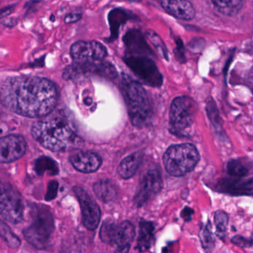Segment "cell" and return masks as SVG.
<instances>
[{
    "label": "cell",
    "instance_id": "obj_1",
    "mask_svg": "<svg viewBox=\"0 0 253 253\" xmlns=\"http://www.w3.org/2000/svg\"><path fill=\"white\" fill-rule=\"evenodd\" d=\"M0 101L10 111L28 117H43L56 108L58 92L48 79L13 77L0 90Z\"/></svg>",
    "mask_w": 253,
    "mask_h": 253
},
{
    "label": "cell",
    "instance_id": "obj_2",
    "mask_svg": "<svg viewBox=\"0 0 253 253\" xmlns=\"http://www.w3.org/2000/svg\"><path fill=\"white\" fill-rule=\"evenodd\" d=\"M31 134L43 147L53 152L69 150L77 138L74 124L63 111H52L36 122Z\"/></svg>",
    "mask_w": 253,
    "mask_h": 253
},
{
    "label": "cell",
    "instance_id": "obj_3",
    "mask_svg": "<svg viewBox=\"0 0 253 253\" xmlns=\"http://www.w3.org/2000/svg\"><path fill=\"white\" fill-rule=\"evenodd\" d=\"M121 91L132 124L141 128L148 125L153 116V109L145 89L136 80L123 74Z\"/></svg>",
    "mask_w": 253,
    "mask_h": 253
},
{
    "label": "cell",
    "instance_id": "obj_4",
    "mask_svg": "<svg viewBox=\"0 0 253 253\" xmlns=\"http://www.w3.org/2000/svg\"><path fill=\"white\" fill-rule=\"evenodd\" d=\"M199 160V151L191 144L171 146L163 156L165 169L175 177L183 176L193 171Z\"/></svg>",
    "mask_w": 253,
    "mask_h": 253
},
{
    "label": "cell",
    "instance_id": "obj_5",
    "mask_svg": "<svg viewBox=\"0 0 253 253\" xmlns=\"http://www.w3.org/2000/svg\"><path fill=\"white\" fill-rule=\"evenodd\" d=\"M197 106L192 98L187 96L175 98L169 110V131L181 138L189 136L192 132Z\"/></svg>",
    "mask_w": 253,
    "mask_h": 253
},
{
    "label": "cell",
    "instance_id": "obj_6",
    "mask_svg": "<svg viewBox=\"0 0 253 253\" xmlns=\"http://www.w3.org/2000/svg\"><path fill=\"white\" fill-rule=\"evenodd\" d=\"M54 230L53 215L47 208L39 206L34 211L31 225L23 231L25 239L30 245L37 249L47 246Z\"/></svg>",
    "mask_w": 253,
    "mask_h": 253
},
{
    "label": "cell",
    "instance_id": "obj_7",
    "mask_svg": "<svg viewBox=\"0 0 253 253\" xmlns=\"http://www.w3.org/2000/svg\"><path fill=\"white\" fill-rule=\"evenodd\" d=\"M135 235V227L129 221L117 223L107 220L101 227V239L115 247L117 252H128Z\"/></svg>",
    "mask_w": 253,
    "mask_h": 253
},
{
    "label": "cell",
    "instance_id": "obj_8",
    "mask_svg": "<svg viewBox=\"0 0 253 253\" xmlns=\"http://www.w3.org/2000/svg\"><path fill=\"white\" fill-rule=\"evenodd\" d=\"M124 62L144 84L160 87L163 83V76L150 56L128 55L124 58Z\"/></svg>",
    "mask_w": 253,
    "mask_h": 253
},
{
    "label": "cell",
    "instance_id": "obj_9",
    "mask_svg": "<svg viewBox=\"0 0 253 253\" xmlns=\"http://www.w3.org/2000/svg\"><path fill=\"white\" fill-rule=\"evenodd\" d=\"M86 74L100 76L108 79L117 77V71L114 65L104 60L75 61L63 71L64 79L75 80Z\"/></svg>",
    "mask_w": 253,
    "mask_h": 253
},
{
    "label": "cell",
    "instance_id": "obj_10",
    "mask_svg": "<svg viewBox=\"0 0 253 253\" xmlns=\"http://www.w3.org/2000/svg\"><path fill=\"white\" fill-rule=\"evenodd\" d=\"M23 214V202L19 192L9 184L0 183V215L8 222L18 224Z\"/></svg>",
    "mask_w": 253,
    "mask_h": 253
},
{
    "label": "cell",
    "instance_id": "obj_11",
    "mask_svg": "<svg viewBox=\"0 0 253 253\" xmlns=\"http://www.w3.org/2000/svg\"><path fill=\"white\" fill-rule=\"evenodd\" d=\"M163 181L160 169L153 166L143 175L138 190L134 197V203L137 206H141L162 190Z\"/></svg>",
    "mask_w": 253,
    "mask_h": 253
},
{
    "label": "cell",
    "instance_id": "obj_12",
    "mask_svg": "<svg viewBox=\"0 0 253 253\" xmlns=\"http://www.w3.org/2000/svg\"><path fill=\"white\" fill-rule=\"evenodd\" d=\"M70 53L74 61L104 60L108 50L99 42L80 40L71 46Z\"/></svg>",
    "mask_w": 253,
    "mask_h": 253
},
{
    "label": "cell",
    "instance_id": "obj_13",
    "mask_svg": "<svg viewBox=\"0 0 253 253\" xmlns=\"http://www.w3.org/2000/svg\"><path fill=\"white\" fill-rule=\"evenodd\" d=\"M74 193L81 206L83 225L89 230H95L100 221L101 212L95 201L81 187H74Z\"/></svg>",
    "mask_w": 253,
    "mask_h": 253
},
{
    "label": "cell",
    "instance_id": "obj_14",
    "mask_svg": "<svg viewBox=\"0 0 253 253\" xmlns=\"http://www.w3.org/2000/svg\"><path fill=\"white\" fill-rule=\"evenodd\" d=\"M26 148V142L20 135H7L0 138V163H11L21 158Z\"/></svg>",
    "mask_w": 253,
    "mask_h": 253
},
{
    "label": "cell",
    "instance_id": "obj_15",
    "mask_svg": "<svg viewBox=\"0 0 253 253\" xmlns=\"http://www.w3.org/2000/svg\"><path fill=\"white\" fill-rule=\"evenodd\" d=\"M218 192L231 196H248L253 197V178L248 180L223 178L216 187Z\"/></svg>",
    "mask_w": 253,
    "mask_h": 253
},
{
    "label": "cell",
    "instance_id": "obj_16",
    "mask_svg": "<svg viewBox=\"0 0 253 253\" xmlns=\"http://www.w3.org/2000/svg\"><path fill=\"white\" fill-rule=\"evenodd\" d=\"M164 10L171 16L182 20H191L196 10L188 0H156Z\"/></svg>",
    "mask_w": 253,
    "mask_h": 253
},
{
    "label": "cell",
    "instance_id": "obj_17",
    "mask_svg": "<svg viewBox=\"0 0 253 253\" xmlns=\"http://www.w3.org/2000/svg\"><path fill=\"white\" fill-rule=\"evenodd\" d=\"M70 162L79 172L93 173L102 165V160L99 154L90 152H80L70 157Z\"/></svg>",
    "mask_w": 253,
    "mask_h": 253
},
{
    "label": "cell",
    "instance_id": "obj_18",
    "mask_svg": "<svg viewBox=\"0 0 253 253\" xmlns=\"http://www.w3.org/2000/svg\"><path fill=\"white\" fill-rule=\"evenodd\" d=\"M123 41L129 55L150 56L152 53L144 36L138 30H129L123 37Z\"/></svg>",
    "mask_w": 253,
    "mask_h": 253
},
{
    "label": "cell",
    "instance_id": "obj_19",
    "mask_svg": "<svg viewBox=\"0 0 253 253\" xmlns=\"http://www.w3.org/2000/svg\"><path fill=\"white\" fill-rule=\"evenodd\" d=\"M96 197L104 203L114 202L119 196V190L116 184L111 180L104 179L98 181L93 187Z\"/></svg>",
    "mask_w": 253,
    "mask_h": 253
},
{
    "label": "cell",
    "instance_id": "obj_20",
    "mask_svg": "<svg viewBox=\"0 0 253 253\" xmlns=\"http://www.w3.org/2000/svg\"><path fill=\"white\" fill-rule=\"evenodd\" d=\"M143 154L141 152L133 153L123 159L118 167V173L124 179L132 178L138 170L142 162Z\"/></svg>",
    "mask_w": 253,
    "mask_h": 253
},
{
    "label": "cell",
    "instance_id": "obj_21",
    "mask_svg": "<svg viewBox=\"0 0 253 253\" xmlns=\"http://www.w3.org/2000/svg\"><path fill=\"white\" fill-rule=\"evenodd\" d=\"M253 169V163L246 158L233 159L227 163V173L233 178L247 177Z\"/></svg>",
    "mask_w": 253,
    "mask_h": 253
},
{
    "label": "cell",
    "instance_id": "obj_22",
    "mask_svg": "<svg viewBox=\"0 0 253 253\" xmlns=\"http://www.w3.org/2000/svg\"><path fill=\"white\" fill-rule=\"evenodd\" d=\"M153 228L152 223L143 221L140 224L139 236L138 239V248L140 252H144L150 249L153 237Z\"/></svg>",
    "mask_w": 253,
    "mask_h": 253
},
{
    "label": "cell",
    "instance_id": "obj_23",
    "mask_svg": "<svg viewBox=\"0 0 253 253\" xmlns=\"http://www.w3.org/2000/svg\"><path fill=\"white\" fill-rule=\"evenodd\" d=\"M108 18L111 24V36L113 38L117 39L120 26L126 23L128 19H130L132 16L123 9L116 8L110 12Z\"/></svg>",
    "mask_w": 253,
    "mask_h": 253
},
{
    "label": "cell",
    "instance_id": "obj_24",
    "mask_svg": "<svg viewBox=\"0 0 253 253\" xmlns=\"http://www.w3.org/2000/svg\"><path fill=\"white\" fill-rule=\"evenodd\" d=\"M218 11L226 16L237 14L242 9L245 0H212Z\"/></svg>",
    "mask_w": 253,
    "mask_h": 253
},
{
    "label": "cell",
    "instance_id": "obj_25",
    "mask_svg": "<svg viewBox=\"0 0 253 253\" xmlns=\"http://www.w3.org/2000/svg\"><path fill=\"white\" fill-rule=\"evenodd\" d=\"M216 235L221 240H225L227 235V227L229 224V216L224 211H217L214 216Z\"/></svg>",
    "mask_w": 253,
    "mask_h": 253
},
{
    "label": "cell",
    "instance_id": "obj_26",
    "mask_svg": "<svg viewBox=\"0 0 253 253\" xmlns=\"http://www.w3.org/2000/svg\"><path fill=\"white\" fill-rule=\"evenodd\" d=\"M200 240L202 247L207 252H211L215 246V237L212 232L211 223L202 227L200 232Z\"/></svg>",
    "mask_w": 253,
    "mask_h": 253
},
{
    "label": "cell",
    "instance_id": "obj_27",
    "mask_svg": "<svg viewBox=\"0 0 253 253\" xmlns=\"http://www.w3.org/2000/svg\"><path fill=\"white\" fill-rule=\"evenodd\" d=\"M0 236L10 248H18L20 246V239L1 221H0Z\"/></svg>",
    "mask_w": 253,
    "mask_h": 253
},
{
    "label": "cell",
    "instance_id": "obj_28",
    "mask_svg": "<svg viewBox=\"0 0 253 253\" xmlns=\"http://www.w3.org/2000/svg\"><path fill=\"white\" fill-rule=\"evenodd\" d=\"M36 172L39 175H42L46 172L50 174H56L58 172V167L56 163L49 157H42L37 160L35 166Z\"/></svg>",
    "mask_w": 253,
    "mask_h": 253
},
{
    "label": "cell",
    "instance_id": "obj_29",
    "mask_svg": "<svg viewBox=\"0 0 253 253\" xmlns=\"http://www.w3.org/2000/svg\"><path fill=\"white\" fill-rule=\"evenodd\" d=\"M147 36L149 40L153 43V46L157 49L160 56L164 58L165 60L169 61L168 49H167L166 46H165L162 38L155 31H152V30H148L147 31Z\"/></svg>",
    "mask_w": 253,
    "mask_h": 253
},
{
    "label": "cell",
    "instance_id": "obj_30",
    "mask_svg": "<svg viewBox=\"0 0 253 253\" xmlns=\"http://www.w3.org/2000/svg\"><path fill=\"white\" fill-rule=\"evenodd\" d=\"M232 243L240 248H250L253 245V239H248L241 236H236L231 239Z\"/></svg>",
    "mask_w": 253,
    "mask_h": 253
},
{
    "label": "cell",
    "instance_id": "obj_31",
    "mask_svg": "<svg viewBox=\"0 0 253 253\" xmlns=\"http://www.w3.org/2000/svg\"><path fill=\"white\" fill-rule=\"evenodd\" d=\"M174 53H175V58L178 59V62H185L184 46H183L181 39H178L176 40V46H175V50H174Z\"/></svg>",
    "mask_w": 253,
    "mask_h": 253
},
{
    "label": "cell",
    "instance_id": "obj_32",
    "mask_svg": "<svg viewBox=\"0 0 253 253\" xmlns=\"http://www.w3.org/2000/svg\"><path fill=\"white\" fill-rule=\"evenodd\" d=\"M82 18V14L80 13H71L67 15L65 18V22L66 24L74 23L78 22Z\"/></svg>",
    "mask_w": 253,
    "mask_h": 253
},
{
    "label": "cell",
    "instance_id": "obj_33",
    "mask_svg": "<svg viewBox=\"0 0 253 253\" xmlns=\"http://www.w3.org/2000/svg\"><path fill=\"white\" fill-rule=\"evenodd\" d=\"M14 5H8L0 9V20L5 19L14 10Z\"/></svg>",
    "mask_w": 253,
    "mask_h": 253
},
{
    "label": "cell",
    "instance_id": "obj_34",
    "mask_svg": "<svg viewBox=\"0 0 253 253\" xmlns=\"http://www.w3.org/2000/svg\"><path fill=\"white\" fill-rule=\"evenodd\" d=\"M18 20L16 18H8V19H4L1 22V24L7 28H13L16 26L17 24Z\"/></svg>",
    "mask_w": 253,
    "mask_h": 253
},
{
    "label": "cell",
    "instance_id": "obj_35",
    "mask_svg": "<svg viewBox=\"0 0 253 253\" xmlns=\"http://www.w3.org/2000/svg\"><path fill=\"white\" fill-rule=\"evenodd\" d=\"M49 190H50V192L49 191L47 193V199H51L55 197L56 194V190H57V184L56 183L53 182L51 183V187H49Z\"/></svg>",
    "mask_w": 253,
    "mask_h": 253
},
{
    "label": "cell",
    "instance_id": "obj_36",
    "mask_svg": "<svg viewBox=\"0 0 253 253\" xmlns=\"http://www.w3.org/2000/svg\"><path fill=\"white\" fill-rule=\"evenodd\" d=\"M44 57L45 56H42L40 59H36L34 62L29 64L31 68H37V67H43L44 64Z\"/></svg>",
    "mask_w": 253,
    "mask_h": 253
},
{
    "label": "cell",
    "instance_id": "obj_37",
    "mask_svg": "<svg viewBox=\"0 0 253 253\" xmlns=\"http://www.w3.org/2000/svg\"><path fill=\"white\" fill-rule=\"evenodd\" d=\"M247 84L253 93V67L252 69L250 71L249 74H248V78H247Z\"/></svg>",
    "mask_w": 253,
    "mask_h": 253
},
{
    "label": "cell",
    "instance_id": "obj_38",
    "mask_svg": "<svg viewBox=\"0 0 253 253\" xmlns=\"http://www.w3.org/2000/svg\"><path fill=\"white\" fill-rule=\"evenodd\" d=\"M247 49H248V52L253 54V35L251 36V40L248 42L247 44Z\"/></svg>",
    "mask_w": 253,
    "mask_h": 253
},
{
    "label": "cell",
    "instance_id": "obj_39",
    "mask_svg": "<svg viewBox=\"0 0 253 253\" xmlns=\"http://www.w3.org/2000/svg\"><path fill=\"white\" fill-rule=\"evenodd\" d=\"M129 1H133V2H138V1H141V0H128Z\"/></svg>",
    "mask_w": 253,
    "mask_h": 253
}]
</instances>
